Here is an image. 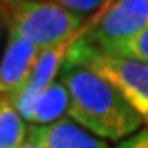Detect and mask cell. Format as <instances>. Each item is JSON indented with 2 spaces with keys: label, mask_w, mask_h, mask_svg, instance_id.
I'll return each mask as SVG.
<instances>
[{
  "label": "cell",
  "mask_w": 148,
  "mask_h": 148,
  "mask_svg": "<svg viewBox=\"0 0 148 148\" xmlns=\"http://www.w3.org/2000/svg\"><path fill=\"white\" fill-rule=\"evenodd\" d=\"M59 80L68 91V118L105 141L121 143L141 130L145 120L112 84L86 66L64 61Z\"/></svg>",
  "instance_id": "obj_1"
},
{
  "label": "cell",
  "mask_w": 148,
  "mask_h": 148,
  "mask_svg": "<svg viewBox=\"0 0 148 148\" xmlns=\"http://www.w3.org/2000/svg\"><path fill=\"white\" fill-rule=\"evenodd\" d=\"M0 13L9 30L32 41L39 48L73 41L86 20L50 0H0Z\"/></svg>",
  "instance_id": "obj_2"
},
{
  "label": "cell",
  "mask_w": 148,
  "mask_h": 148,
  "mask_svg": "<svg viewBox=\"0 0 148 148\" xmlns=\"http://www.w3.org/2000/svg\"><path fill=\"white\" fill-rule=\"evenodd\" d=\"M66 61L86 66L112 84L148 125V62L112 54L79 38L70 47Z\"/></svg>",
  "instance_id": "obj_3"
},
{
  "label": "cell",
  "mask_w": 148,
  "mask_h": 148,
  "mask_svg": "<svg viewBox=\"0 0 148 148\" xmlns=\"http://www.w3.org/2000/svg\"><path fill=\"white\" fill-rule=\"evenodd\" d=\"M148 27V0H109L82 27L79 39L98 48L127 43Z\"/></svg>",
  "instance_id": "obj_4"
},
{
  "label": "cell",
  "mask_w": 148,
  "mask_h": 148,
  "mask_svg": "<svg viewBox=\"0 0 148 148\" xmlns=\"http://www.w3.org/2000/svg\"><path fill=\"white\" fill-rule=\"evenodd\" d=\"M73 41L59 43V45L48 47V48H41L39 57L36 61L32 71H30L27 82L23 84V88L11 98V103L16 107L20 116H22L27 123H30L34 105L39 100V97L59 79L61 68L64 64L68 50L73 45Z\"/></svg>",
  "instance_id": "obj_5"
},
{
  "label": "cell",
  "mask_w": 148,
  "mask_h": 148,
  "mask_svg": "<svg viewBox=\"0 0 148 148\" xmlns=\"http://www.w3.org/2000/svg\"><path fill=\"white\" fill-rule=\"evenodd\" d=\"M41 48L14 30L7 32L4 54L0 57V98L11 100L23 88Z\"/></svg>",
  "instance_id": "obj_6"
},
{
  "label": "cell",
  "mask_w": 148,
  "mask_h": 148,
  "mask_svg": "<svg viewBox=\"0 0 148 148\" xmlns=\"http://www.w3.org/2000/svg\"><path fill=\"white\" fill-rule=\"evenodd\" d=\"M27 141L45 148H109V141L88 132L70 118L48 125H29Z\"/></svg>",
  "instance_id": "obj_7"
},
{
  "label": "cell",
  "mask_w": 148,
  "mask_h": 148,
  "mask_svg": "<svg viewBox=\"0 0 148 148\" xmlns=\"http://www.w3.org/2000/svg\"><path fill=\"white\" fill-rule=\"evenodd\" d=\"M68 91L64 84L57 79L36 102L29 125H48L62 118H68Z\"/></svg>",
  "instance_id": "obj_8"
},
{
  "label": "cell",
  "mask_w": 148,
  "mask_h": 148,
  "mask_svg": "<svg viewBox=\"0 0 148 148\" xmlns=\"http://www.w3.org/2000/svg\"><path fill=\"white\" fill-rule=\"evenodd\" d=\"M29 123L9 98H0V148H20L27 141Z\"/></svg>",
  "instance_id": "obj_9"
},
{
  "label": "cell",
  "mask_w": 148,
  "mask_h": 148,
  "mask_svg": "<svg viewBox=\"0 0 148 148\" xmlns=\"http://www.w3.org/2000/svg\"><path fill=\"white\" fill-rule=\"evenodd\" d=\"M103 50L112 52V54H118V56H125V57H132V59H137V61L148 62V27L141 34H137L134 39L127 41V43L116 45V47H111V48H103Z\"/></svg>",
  "instance_id": "obj_10"
},
{
  "label": "cell",
  "mask_w": 148,
  "mask_h": 148,
  "mask_svg": "<svg viewBox=\"0 0 148 148\" xmlns=\"http://www.w3.org/2000/svg\"><path fill=\"white\" fill-rule=\"evenodd\" d=\"M50 2L59 4L64 9H68V11H71V13H75V14L84 18V16L97 14L109 0H50Z\"/></svg>",
  "instance_id": "obj_11"
},
{
  "label": "cell",
  "mask_w": 148,
  "mask_h": 148,
  "mask_svg": "<svg viewBox=\"0 0 148 148\" xmlns=\"http://www.w3.org/2000/svg\"><path fill=\"white\" fill-rule=\"evenodd\" d=\"M114 148H148V127L136 132L134 136L127 137L121 143H118Z\"/></svg>",
  "instance_id": "obj_12"
},
{
  "label": "cell",
  "mask_w": 148,
  "mask_h": 148,
  "mask_svg": "<svg viewBox=\"0 0 148 148\" xmlns=\"http://www.w3.org/2000/svg\"><path fill=\"white\" fill-rule=\"evenodd\" d=\"M20 148H45V146H41V145H38V143H32V141H25Z\"/></svg>",
  "instance_id": "obj_13"
},
{
  "label": "cell",
  "mask_w": 148,
  "mask_h": 148,
  "mask_svg": "<svg viewBox=\"0 0 148 148\" xmlns=\"http://www.w3.org/2000/svg\"><path fill=\"white\" fill-rule=\"evenodd\" d=\"M2 38H4V16L0 13V43H2Z\"/></svg>",
  "instance_id": "obj_14"
}]
</instances>
